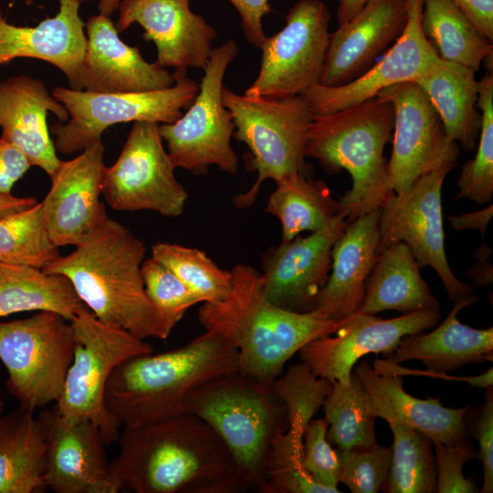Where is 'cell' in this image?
<instances>
[{
  "instance_id": "35",
  "label": "cell",
  "mask_w": 493,
  "mask_h": 493,
  "mask_svg": "<svg viewBox=\"0 0 493 493\" xmlns=\"http://www.w3.org/2000/svg\"><path fill=\"white\" fill-rule=\"evenodd\" d=\"M387 424L393 434L392 460L383 491L436 492V467L430 438L416 429Z\"/></svg>"
},
{
  "instance_id": "6",
  "label": "cell",
  "mask_w": 493,
  "mask_h": 493,
  "mask_svg": "<svg viewBox=\"0 0 493 493\" xmlns=\"http://www.w3.org/2000/svg\"><path fill=\"white\" fill-rule=\"evenodd\" d=\"M181 413L192 414L222 440L248 488L260 489L275 435L288 428L287 410L271 385L233 372L194 389Z\"/></svg>"
},
{
  "instance_id": "9",
  "label": "cell",
  "mask_w": 493,
  "mask_h": 493,
  "mask_svg": "<svg viewBox=\"0 0 493 493\" xmlns=\"http://www.w3.org/2000/svg\"><path fill=\"white\" fill-rule=\"evenodd\" d=\"M173 74V86L145 92L96 93L56 87L52 95L68 112L67 121L51 128L56 150L66 155L80 152L101 141L104 131L118 123H173L199 90V84L188 78L186 71L174 70Z\"/></svg>"
},
{
  "instance_id": "23",
  "label": "cell",
  "mask_w": 493,
  "mask_h": 493,
  "mask_svg": "<svg viewBox=\"0 0 493 493\" xmlns=\"http://www.w3.org/2000/svg\"><path fill=\"white\" fill-rule=\"evenodd\" d=\"M407 18V0H370L356 16L330 34L319 84L341 86L364 74L400 37Z\"/></svg>"
},
{
  "instance_id": "29",
  "label": "cell",
  "mask_w": 493,
  "mask_h": 493,
  "mask_svg": "<svg viewBox=\"0 0 493 493\" xmlns=\"http://www.w3.org/2000/svg\"><path fill=\"white\" fill-rule=\"evenodd\" d=\"M437 308L439 302L422 278L409 247L404 242L385 247L367 278L359 312L375 315L394 309L406 314Z\"/></svg>"
},
{
  "instance_id": "36",
  "label": "cell",
  "mask_w": 493,
  "mask_h": 493,
  "mask_svg": "<svg viewBox=\"0 0 493 493\" xmlns=\"http://www.w3.org/2000/svg\"><path fill=\"white\" fill-rule=\"evenodd\" d=\"M60 256L51 240L42 205L0 217V263L44 269Z\"/></svg>"
},
{
  "instance_id": "13",
  "label": "cell",
  "mask_w": 493,
  "mask_h": 493,
  "mask_svg": "<svg viewBox=\"0 0 493 493\" xmlns=\"http://www.w3.org/2000/svg\"><path fill=\"white\" fill-rule=\"evenodd\" d=\"M163 142L159 123L133 122L118 159L104 169L101 195L110 208L172 218L184 213L189 195Z\"/></svg>"
},
{
  "instance_id": "18",
  "label": "cell",
  "mask_w": 493,
  "mask_h": 493,
  "mask_svg": "<svg viewBox=\"0 0 493 493\" xmlns=\"http://www.w3.org/2000/svg\"><path fill=\"white\" fill-rule=\"evenodd\" d=\"M46 435V486L56 493H116L99 427L89 420L61 415L56 406L42 410Z\"/></svg>"
},
{
  "instance_id": "30",
  "label": "cell",
  "mask_w": 493,
  "mask_h": 493,
  "mask_svg": "<svg viewBox=\"0 0 493 493\" xmlns=\"http://www.w3.org/2000/svg\"><path fill=\"white\" fill-rule=\"evenodd\" d=\"M46 435L34 411L19 405L0 417V493L46 488Z\"/></svg>"
},
{
  "instance_id": "42",
  "label": "cell",
  "mask_w": 493,
  "mask_h": 493,
  "mask_svg": "<svg viewBox=\"0 0 493 493\" xmlns=\"http://www.w3.org/2000/svg\"><path fill=\"white\" fill-rule=\"evenodd\" d=\"M271 387L286 407L288 427L303 435L330 393L333 382L316 375L302 362L288 367L283 376L273 382Z\"/></svg>"
},
{
  "instance_id": "10",
  "label": "cell",
  "mask_w": 493,
  "mask_h": 493,
  "mask_svg": "<svg viewBox=\"0 0 493 493\" xmlns=\"http://www.w3.org/2000/svg\"><path fill=\"white\" fill-rule=\"evenodd\" d=\"M73 349L71 322L56 312L0 321V361L7 370L8 392L19 405L35 411L58 402Z\"/></svg>"
},
{
  "instance_id": "47",
  "label": "cell",
  "mask_w": 493,
  "mask_h": 493,
  "mask_svg": "<svg viewBox=\"0 0 493 493\" xmlns=\"http://www.w3.org/2000/svg\"><path fill=\"white\" fill-rule=\"evenodd\" d=\"M240 16L245 38L260 48L267 38L263 17L272 11L269 0H228Z\"/></svg>"
},
{
  "instance_id": "22",
  "label": "cell",
  "mask_w": 493,
  "mask_h": 493,
  "mask_svg": "<svg viewBox=\"0 0 493 493\" xmlns=\"http://www.w3.org/2000/svg\"><path fill=\"white\" fill-rule=\"evenodd\" d=\"M87 48L79 82L82 90L96 93L145 92L175 83L173 73L156 61L150 63L138 47L125 44L110 16H91L85 23Z\"/></svg>"
},
{
  "instance_id": "5",
  "label": "cell",
  "mask_w": 493,
  "mask_h": 493,
  "mask_svg": "<svg viewBox=\"0 0 493 493\" xmlns=\"http://www.w3.org/2000/svg\"><path fill=\"white\" fill-rule=\"evenodd\" d=\"M393 122V105L376 96L313 118L305 155L318 160L328 173H350L351 188L340 201L349 223L382 208L395 194L383 157Z\"/></svg>"
},
{
  "instance_id": "52",
  "label": "cell",
  "mask_w": 493,
  "mask_h": 493,
  "mask_svg": "<svg viewBox=\"0 0 493 493\" xmlns=\"http://www.w3.org/2000/svg\"><path fill=\"white\" fill-rule=\"evenodd\" d=\"M474 254V257L477 261L467 271V274L472 279V288L491 285L493 278L492 266L488 260L490 256L489 247L483 244V246H480Z\"/></svg>"
},
{
  "instance_id": "14",
  "label": "cell",
  "mask_w": 493,
  "mask_h": 493,
  "mask_svg": "<svg viewBox=\"0 0 493 493\" xmlns=\"http://www.w3.org/2000/svg\"><path fill=\"white\" fill-rule=\"evenodd\" d=\"M285 20V26L260 47V69L246 95L290 97L319 84L330 34L327 5L321 0H299Z\"/></svg>"
},
{
  "instance_id": "19",
  "label": "cell",
  "mask_w": 493,
  "mask_h": 493,
  "mask_svg": "<svg viewBox=\"0 0 493 493\" xmlns=\"http://www.w3.org/2000/svg\"><path fill=\"white\" fill-rule=\"evenodd\" d=\"M423 0H407L406 26L393 47L372 68L341 86L316 84L300 95L314 116L325 115L375 97L382 89L404 81L416 82L438 61L421 29Z\"/></svg>"
},
{
  "instance_id": "25",
  "label": "cell",
  "mask_w": 493,
  "mask_h": 493,
  "mask_svg": "<svg viewBox=\"0 0 493 493\" xmlns=\"http://www.w3.org/2000/svg\"><path fill=\"white\" fill-rule=\"evenodd\" d=\"M48 111L59 122L68 120L67 109L49 93L42 80L19 75L0 82V139L16 147L32 166L50 176L60 159L49 135Z\"/></svg>"
},
{
  "instance_id": "41",
  "label": "cell",
  "mask_w": 493,
  "mask_h": 493,
  "mask_svg": "<svg viewBox=\"0 0 493 493\" xmlns=\"http://www.w3.org/2000/svg\"><path fill=\"white\" fill-rule=\"evenodd\" d=\"M477 107L481 110V127L475 157L467 161L457 179L456 199L466 198L478 205L489 202L493 195V76L486 74L478 80Z\"/></svg>"
},
{
  "instance_id": "55",
  "label": "cell",
  "mask_w": 493,
  "mask_h": 493,
  "mask_svg": "<svg viewBox=\"0 0 493 493\" xmlns=\"http://www.w3.org/2000/svg\"><path fill=\"white\" fill-rule=\"evenodd\" d=\"M80 3L89 0H79ZM122 0H98L99 14L106 16H111V15L118 10L119 5Z\"/></svg>"
},
{
  "instance_id": "2",
  "label": "cell",
  "mask_w": 493,
  "mask_h": 493,
  "mask_svg": "<svg viewBox=\"0 0 493 493\" xmlns=\"http://www.w3.org/2000/svg\"><path fill=\"white\" fill-rule=\"evenodd\" d=\"M228 296L203 303L198 320L205 331L228 341L237 351L238 372L271 385L285 363L309 341L339 330L354 315L333 320L318 309L299 313L279 308L264 294L256 268L237 264L231 270Z\"/></svg>"
},
{
  "instance_id": "40",
  "label": "cell",
  "mask_w": 493,
  "mask_h": 493,
  "mask_svg": "<svg viewBox=\"0 0 493 493\" xmlns=\"http://www.w3.org/2000/svg\"><path fill=\"white\" fill-rule=\"evenodd\" d=\"M303 435L288 427L272 439L264 469L262 493H336L316 483L303 467Z\"/></svg>"
},
{
  "instance_id": "33",
  "label": "cell",
  "mask_w": 493,
  "mask_h": 493,
  "mask_svg": "<svg viewBox=\"0 0 493 493\" xmlns=\"http://www.w3.org/2000/svg\"><path fill=\"white\" fill-rule=\"evenodd\" d=\"M275 183L276 188L267 201L265 211L280 222L282 242L305 231L321 230L336 217L343 215L340 201L332 197L330 189L322 180L292 173Z\"/></svg>"
},
{
  "instance_id": "7",
  "label": "cell",
  "mask_w": 493,
  "mask_h": 493,
  "mask_svg": "<svg viewBox=\"0 0 493 493\" xmlns=\"http://www.w3.org/2000/svg\"><path fill=\"white\" fill-rule=\"evenodd\" d=\"M223 103L235 123L233 136L251 152L255 183L246 193L234 198L237 208L252 205L262 184L292 173L309 176L305 147L314 115L301 96L282 98L247 96L223 89Z\"/></svg>"
},
{
  "instance_id": "8",
  "label": "cell",
  "mask_w": 493,
  "mask_h": 493,
  "mask_svg": "<svg viewBox=\"0 0 493 493\" xmlns=\"http://www.w3.org/2000/svg\"><path fill=\"white\" fill-rule=\"evenodd\" d=\"M70 322L73 358L55 406L67 418L93 422L109 445L118 440L122 425L105 404L108 380L121 362L151 353L152 347L125 330L104 324L89 309L79 311Z\"/></svg>"
},
{
  "instance_id": "50",
  "label": "cell",
  "mask_w": 493,
  "mask_h": 493,
  "mask_svg": "<svg viewBox=\"0 0 493 493\" xmlns=\"http://www.w3.org/2000/svg\"><path fill=\"white\" fill-rule=\"evenodd\" d=\"M483 34L493 42V0H450Z\"/></svg>"
},
{
  "instance_id": "21",
  "label": "cell",
  "mask_w": 493,
  "mask_h": 493,
  "mask_svg": "<svg viewBox=\"0 0 493 493\" xmlns=\"http://www.w3.org/2000/svg\"><path fill=\"white\" fill-rule=\"evenodd\" d=\"M118 11L117 30L141 26L142 38L154 43L156 62L163 68L186 71L205 67L217 32L191 9L190 0H122Z\"/></svg>"
},
{
  "instance_id": "31",
  "label": "cell",
  "mask_w": 493,
  "mask_h": 493,
  "mask_svg": "<svg viewBox=\"0 0 493 493\" xmlns=\"http://www.w3.org/2000/svg\"><path fill=\"white\" fill-rule=\"evenodd\" d=\"M475 73L470 68L439 58L416 81L439 114L448 136L465 151L476 147L481 127Z\"/></svg>"
},
{
  "instance_id": "54",
  "label": "cell",
  "mask_w": 493,
  "mask_h": 493,
  "mask_svg": "<svg viewBox=\"0 0 493 493\" xmlns=\"http://www.w3.org/2000/svg\"><path fill=\"white\" fill-rule=\"evenodd\" d=\"M338 24L341 25L356 16L370 0H338Z\"/></svg>"
},
{
  "instance_id": "45",
  "label": "cell",
  "mask_w": 493,
  "mask_h": 493,
  "mask_svg": "<svg viewBox=\"0 0 493 493\" xmlns=\"http://www.w3.org/2000/svg\"><path fill=\"white\" fill-rule=\"evenodd\" d=\"M436 467L437 493H477L474 481L463 474L465 463L477 458L473 446L467 440L455 445L433 443Z\"/></svg>"
},
{
  "instance_id": "38",
  "label": "cell",
  "mask_w": 493,
  "mask_h": 493,
  "mask_svg": "<svg viewBox=\"0 0 493 493\" xmlns=\"http://www.w3.org/2000/svg\"><path fill=\"white\" fill-rule=\"evenodd\" d=\"M152 257L170 269L203 303L219 302L231 290V271L221 268L198 248L157 242L152 246Z\"/></svg>"
},
{
  "instance_id": "34",
  "label": "cell",
  "mask_w": 493,
  "mask_h": 493,
  "mask_svg": "<svg viewBox=\"0 0 493 493\" xmlns=\"http://www.w3.org/2000/svg\"><path fill=\"white\" fill-rule=\"evenodd\" d=\"M420 24L443 60L477 71L492 58V42L450 0H423Z\"/></svg>"
},
{
  "instance_id": "11",
  "label": "cell",
  "mask_w": 493,
  "mask_h": 493,
  "mask_svg": "<svg viewBox=\"0 0 493 493\" xmlns=\"http://www.w3.org/2000/svg\"><path fill=\"white\" fill-rule=\"evenodd\" d=\"M238 51L234 39L214 48L187 111L173 123L160 125L175 168L194 175L205 174L211 165L229 174L236 173L238 157L231 146L235 123L222 94L226 71Z\"/></svg>"
},
{
  "instance_id": "16",
  "label": "cell",
  "mask_w": 493,
  "mask_h": 493,
  "mask_svg": "<svg viewBox=\"0 0 493 493\" xmlns=\"http://www.w3.org/2000/svg\"><path fill=\"white\" fill-rule=\"evenodd\" d=\"M440 319L439 308L387 320L358 311L339 330L309 341L299 353L316 375L349 384L359 359L369 353L386 358L403 337L433 329Z\"/></svg>"
},
{
  "instance_id": "26",
  "label": "cell",
  "mask_w": 493,
  "mask_h": 493,
  "mask_svg": "<svg viewBox=\"0 0 493 493\" xmlns=\"http://www.w3.org/2000/svg\"><path fill=\"white\" fill-rule=\"evenodd\" d=\"M56 16L36 26L6 21L0 11V65L17 58L41 59L64 73L72 89L80 90L79 74L87 48L79 0H58Z\"/></svg>"
},
{
  "instance_id": "46",
  "label": "cell",
  "mask_w": 493,
  "mask_h": 493,
  "mask_svg": "<svg viewBox=\"0 0 493 493\" xmlns=\"http://www.w3.org/2000/svg\"><path fill=\"white\" fill-rule=\"evenodd\" d=\"M470 432L478 443L477 457L483 467V485L479 492H493V388L486 389L481 406Z\"/></svg>"
},
{
  "instance_id": "4",
  "label": "cell",
  "mask_w": 493,
  "mask_h": 493,
  "mask_svg": "<svg viewBox=\"0 0 493 493\" xmlns=\"http://www.w3.org/2000/svg\"><path fill=\"white\" fill-rule=\"evenodd\" d=\"M238 372L236 349L209 331L180 348L131 357L112 372L105 404L122 425L181 413L188 394L203 383Z\"/></svg>"
},
{
  "instance_id": "39",
  "label": "cell",
  "mask_w": 493,
  "mask_h": 493,
  "mask_svg": "<svg viewBox=\"0 0 493 493\" xmlns=\"http://www.w3.org/2000/svg\"><path fill=\"white\" fill-rule=\"evenodd\" d=\"M142 276L152 308L151 337L165 340L187 309L201 300L170 269L152 257L144 259Z\"/></svg>"
},
{
  "instance_id": "53",
  "label": "cell",
  "mask_w": 493,
  "mask_h": 493,
  "mask_svg": "<svg viewBox=\"0 0 493 493\" xmlns=\"http://www.w3.org/2000/svg\"><path fill=\"white\" fill-rule=\"evenodd\" d=\"M37 202L32 197H17L12 194H0V217L33 206Z\"/></svg>"
},
{
  "instance_id": "20",
  "label": "cell",
  "mask_w": 493,
  "mask_h": 493,
  "mask_svg": "<svg viewBox=\"0 0 493 493\" xmlns=\"http://www.w3.org/2000/svg\"><path fill=\"white\" fill-rule=\"evenodd\" d=\"M104 146L97 142L69 161H61L49 176L51 186L41 202L49 236L60 247L78 246L107 213L100 202Z\"/></svg>"
},
{
  "instance_id": "37",
  "label": "cell",
  "mask_w": 493,
  "mask_h": 493,
  "mask_svg": "<svg viewBox=\"0 0 493 493\" xmlns=\"http://www.w3.org/2000/svg\"><path fill=\"white\" fill-rule=\"evenodd\" d=\"M328 422L327 439L340 450L372 447L377 445L375 417L367 411L359 381L351 372V382H333L323 403Z\"/></svg>"
},
{
  "instance_id": "56",
  "label": "cell",
  "mask_w": 493,
  "mask_h": 493,
  "mask_svg": "<svg viewBox=\"0 0 493 493\" xmlns=\"http://www.w3.org/2000/svg\"><path fill=\"white\" fill-rule=\"evenodd\" d=\"M3 412H4V402L0 398V417L3 415Z\"/></svg>"
},
{
  "instance_id": "1",
  "label": "cell",
  "mask_w": 493,
  "mask_h": 493,
  "mask_svg": "<svg viewBox=\"0 0 493 493\" xmlns=\"http://www.w3.org/2000/svg\"><path fill=\"white\" fill-rule=\"evenodd\" d=\"M110 463L121 490L237 493L248 486L218 435L197 416L178 413L123 425Z\"/></svg>"
},
{
  "instance_id": "51",
  "label": "cell",
  "mask_w": 493,
  "mask_h": 493,
  "mask_svg": "<svg viewBox=\"0 0 493 493\" xmlns=\"http://www.w3.org/2000/svg\"><path fill=\"white\" fill-rule=\"evenodd\" d=\"M493 215L492 205L488 207L460 215H450L448 220L455 230L476 229L484 236L487 226Z\"/></svg>"
},
{
  "instance_id": "17",
  "label": "cell",
  "mask_w": 493,
  "mask_h": 493,
  "mask_svg": "<svg viewBox=\"0 0 493 493\" xmlns=\"http://www.w3.org/2000/svg\"><path fill=\"white\" fill-rule=\"evenodd\" d=\"M348 223L339 215L321 230L267 249L262 256L260 273L267 299L294 312L315 309L330 276L333 245Z\"/></svg>"
},
{
  "instance_id": "12",
  "label": "cell",
  "mask_w": 493,
  "mask_h": 493,
  "mask_svg": "<svg viewBox=\"0 0 493 493\" xmlns=\"http://www.w3.org/2000/svg\"><path fill=\"white\" fill-rule=\"evenodd\" d=\"M455 165H445L418 178L408 189L394 194L381 208L378 254L394 242H404L420 269L431 267L454 305L477 302L474 288L457 279L445 250L442 186Z\"/></svg>"
},
{
  "instance_id": "15",
  "label": "cell",
  "mask_w": 493,
  "mask_h": 493,
  "mask_svg": "<svg viewBox=\"0 0 493 493\" xmlns=\"http://www.w3.org/2000/svg\"><path fill=\"white\" fill-rule=\"evenodd\" d=\"M376 97L389 101L394 111L387 168L395 194L408 189L422 175L445 165H456L459 146L448 136L439 114L416 82L391 85Z\"/></svg>"
},
{
  "instance_id": "48",
  "label": "cell",
  "mask_w": 493,
  "mask_h": 493,
  "mask_svg": "<svg viewBox=\"0 0 493 493\" xmlns=\"http://www.w3.org/2000/svg\"><path fill=\"white\" fill-rule=\"evenodd\" d=\"M372 368L381 373L390 375H423L432 378H439L446 381L464 382L476 388H489L493 384V370L490 367L484 373L476 376H453L447 373L432 372L430 371L411 370L400 366L398 363H393L383 359H376L373 362Z\"/></svg>"
},
{
  "instance_id": "27",
  "label": "cell",
  "mask_w": 493,
  "mask_h": 493,
  "mask_svg": "<svg viewBox=\"0 0 493 493\" xmlns=\"http://www.w3.org/2000/svg\"><path fill=\"white\" fill-rule=\"evenodd\" d=\"M381 208L348 223L331 250L329 278L321 289L316 309L333 320L357 313L367 278L378 257Z\"/></svg>"
},
{
  "instance_id": "28",
  "label": "cell",
  "mask_w": 493,
  "mask_h": 493,
  "mask_svg": "<svg viewBox=\"0 0 493 493\" xmlns=\"http://www.w3.org/2000/svg\"><path fill=\"white\" fill-rule=\"evenodd\" d=\"M465 309L454 305L440 325L430 332L403 337L394 351L385 358L401 363L420 361L432 372L446 373L467 364L493 361V328L475 329L461 323L457 314Z\"/></svg>"
},
{
  "instance_id": "43",
  "label": "cell",
  "mask_w": 493,
  "mask_h": 493,
  "mask_svg": "<svg viewBox=\"0 0 493 493\" xmlns=\"http://www.w3.org/2000/svg\"><path fill=\"white\" fill-rule=\"evenodd\" d=\"M336 450L340 462L339 483L352 493L383 490L391 466V447L377 444L372 447Z\"/></svg>"
},
{
  "instance_id": "24",
  "label": "cell",
  "mask_w": 493,
  "mask_h": 493,
  "mask_svg": "<svg viewBox=\"0 0 493 493\" xmlns=\"http://www.w3.org/2000/svg\"><path fill=\"white\" fill-rule=\"evenodd\" d=\"M371 415L416 429L432 443L455 445L467 440L466 415L470 405L445 407L439 398L419 399L404 389L403 376L376 372L362 361L352 369Z\"/></svg>"
},
{
  "instance_id": "3",
  "label": "cell",
  "mask_w": 493,
  "mask_h": 493,
  "mask_svg": "<svg viewBox=\"0 0 493 493\" xmlns=\"http://www.w3.org/2000/svg\"><path fill=\"white\" fill-rule=\"evenodd\" d=\"M145 254L144 242L106 213L74 251L42 270L66 277L100 321L145 340L152 324L142 276Z\"/></svg>"
},
{
  "instance_id": "44",
  "label": "cell",
  "mask_w": 493,
  "mask_h": 493,
  "mask_svg": "<svg viewBox=\"0 0 493 493\" xmlns=\"http://www.w3.org/2000/svg\"><path fill=\"white\" fill-rule=\"evenodd\" d=\"M327 429L325 418L310 421L303 434L302 463L316 483L339 493V456L327 439Z\"/></svg>"
},
{
  "instance_id": "49",
  "label": "cell",
  "mask_w": 493,
  "mask_h": 493,
  "mask_svg": "<svg viewBox=\"0 0 493 493\" xmlns=\"http://www.w3.org/2000/svg\"><path fill=\"white\" fill-rule=\"evenodd\" d=\"M31 166L16 147L0 139V194H11L14 184Z\"/></svg>"
},
{
  "instance_id": "32",
  "label": "cell",
  "mask_w": 493,
  "mask_h": 493,
  "mask_svg": "<svg viewBox=\"0 0 493 493\" xmlns=\"http://www.w3.org/2000/svg\"><path fill=\"white\" fill-rule=\"evenodd\" d=\"M88 309L69 280L42 269L0 263V318L25 311H52L68 320Z\"/></svg>"
}]
</instances>
